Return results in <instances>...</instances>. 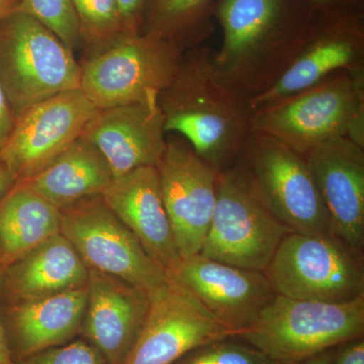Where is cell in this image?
Listing matches in <instances>:
<instances>
[{"label":"cell","instance_id":"5b68a950","mask_svg":"<svg viewBox=\"0 0 364 364\" xmlns=\"http://www.w3.org/2000/svg\"><path fill=\"white\" fill-rule=\"evenodd\" d=\"M81 66L49 28L14 9L0 21V85L18 117L32 105L80 88Z\"/></svg>","mask_w":364,"mask_h":364},{"label":"cell","instance_id":"1f68e13d","mask_svg":"<svg viewBox=\"0 0 364 364\" xmlns=\"http://www.w3.org/2000/svg\"><path fill=\"white\" fill-rule=\"evenodd\" d=\"M4 265L0 264V299H1V280L4 272ZM0 364H14L9 354V347L4 333V324H2L1 313H0Z\"/></svg>","mask_w":364,"mask_h":364},{"label":"cell","instance_id":"f546056e","mask_svg":"<svg viewBox=\"0 0 364 364\" xmlns=\"http://www.w3.org/2000/svg\"><path fill=\"white\" fill-rule=\"evenodd\" d=\"M330 364H364V340H351L335 349Z\"/></svg>","mask_w":364,"mask_h":364},{"label":"cell","instance_id":"e575fe53","mask_svg":"<svg viewBox=\"0 0 364 364\" xmlns=\"http://www.w3.org/2000/svg\"><path fill=\"white\" fill-rule=\"evenodd\" d=\"M335 349L336 348L321 352V353L317 354V355L306 359V360L299 364H330L331 363L333 355H334Z\"/></svg>","mask_w":364,"mask_h":364},{"label":"cell","instance_id":"4fadbf2b","mask_svg":"<svg viewBox=\"0 0 364 364\" xmlns=\"http://www.w3.org/2000/svg\"><path fill=\"white\" fill-rule=\"evenodd\" d=\"M231 336L191 291L169 279L150 296L142 329L124 364H173L198 347Z\"/></svg>","mask_w":364,"mask_h":364},{"label":"cell","instance_id":"d590c367","mask_svg":"<svg viewBox=\"0 0 364 364\" xmlns=\"http://www.w3.org/2000/svg\"><path fill=\"white\" fill-rule=\"evenodd\" d=\"M21 0H0V21L16 9Z\"/></svg>","mask_w":364,"mask_h":364},{"label":"cell","instance_id":"ffe728a7","mask_svg":"<svg viewBox=\"0 0 364 364\" xmlns=\"http://www.w3.org/2000/svg\"><path fill=\"white\" fill-rule=\"evenodd\" d=\"M87 301V284L33 299L2 303V324L14 363L71 342L80 334Z\"/></svg>","mask_w":364,"mask_h":364},{"label":"cell","instance_id":"cb8c5ba5","mask_svg":"<svg viewBox=\"0 0 364 364\" xmlns=\"http://www.w3.org/2000/svg\"><path fill=\"white\" fill-rule=\"evenodd\" d=\"M218 0H150L142 33L178 46L186 52L202 46L214 31Z\"/></svg>","mask_w":364,"mask_h":364},{"label":"cell","instance_id":"4316f807","mask_svg":"<svg viewBox=\"0 0 364 364\" xmlns=\"http://www.w3.org/2000/svg\"><path fill=\"white\" fill-rule=\"evenodd\" d=\"M173 364H279L237 336L218 340L188 352Z\"/></svg>","mask_w":364,"mask_h":364},{"label":"cell","instance_id":"d4e9b609","mask_svg":"<svg viewBox=\"0 0 364 364\" xmlns=\"http://www.w3.org/2000/svg\"><path fill=\"white\" fill-rule=\"evenodd\" d=\"M82 41L95 53L112 44L124 33L117 0H72Z\"/></svg>","mask_w":364,"mask_h":364},{"label":"cell","instance_id":"ba28073f","mask_svg":"<svg viewBox=\"0 0 364 364\" xmlns=\"http://www.w3.org/2000/svg\"><path fill=\"white\" fill-rule=\"evenodd\" d=\"M264 272L287 298L344 303L364 296L363 255L334 234L291 232Z\"/></svg>","mask_w":364,"mask_h":364},{"label":"cell","instance_id":"603a6c76","mask_svg":"<svg viewBox=\"0 0 364 364\" xmlns=\"http://www.w3.org/2000/svg\"><path fill=\"white\" fill-rule=\"evenodd\" d=\"M59 233L60 210L25 181H14L0 198V264H11Z\"/></svg>","mask_w":364,"mask_h":364},{"label":"cell","instance_id":"8992f818","mask_svg":"<svg viewBox=\"0 0 364 364\" xmlns=\"http://www.w3.org/2000/svg\"><path fill=\"white\" fill-rule=\"evenodd\" d=\"M233 167L251 191L294 233L333 234L305 158L253 131Z\"/></svg>","mask_w":364,"mask_h":364},{"label":"cell","instance_id":"7c38bea8","mask_svg":"<svg viewBox=\"0 0 364 364\" xmlns=\"http://www.w3.org/2000/svg\"><path fill=\"white\" fill-rule=\"evenodd\" d=\"M97 111L80 88L32 105L16 117L0 160L14 181L32 178L82 135Z\"/></svg>","mask_w":364,"mask_h":364},{"label":"cell","instance_id":"6da1fadb","mask_svg":"<svg viewBox=\"0 0 364 364\" xmlns=\"http://www.w3.org/2000/svg\"><path fill=\"white\" fill-rule=\"evenodd\" d=\"M318 11L301 0H218V75L250 100L265 92L298 56Z\"/></svg>","mask_w":364,"mask_h":364},{"label":"cell","instance_id":"4dcf8cb0","mask_svg":"<svg viewBox=\"0 0 364 364\" xmlns=\"http://www.w3.org/2000/svg\"><path fill=\"white\" fill-rule=\"evenodd\" d=\"M16 121V116L13 107L0 85V152L13 133Z\"/></svg>","mask_w":364,"mask_h":364},{"label":"cell","instance_id":"ac0fdd59","mask_svg":"<svg viewBox=\"0 0 364 364\" xmlns=\"http://www.w3.org/2000/svg\"><path fill=\"white\" fill-rule=\"evenodd\" d=\"M147 294L129 282L90 269L80 335L107 364H124L149 310Z\"/></svg>","mask_w":364,"mask_h":364},{"label":"cell","instance_id":"d6a6232c","mask_svg":"<svg viewBox=\"0 0 364 364\" xmlns=\"http://www.w3.org/2000/svg\"><path fill=\"white\" fill-rule=\"evenodd\" d=\"M301 1L310 4L318 11H325V9H331L344 6H354L349 0H301Z\"/></svg>","mask_w":364,"mask_h":364},{"label":"cell","instance_id":"836d02e7","mask_svg":"<svg viewBox=\"0 0 364 364\" xmlns=\"http://www.w3.org/2000/svg\"><path fill=\"white\" fill-rule=\"evenodd\" d=\"M14 178L4 163L0 160V198L13 186Z\"/></svg>","mask_w":364,"mask_h":364},{"label":"cell","instance_id":"30bf717a","mask_svg":"<svg viewBox=\"0 0 364 364\" xmlns=\"http://www.w3.org/2000/svg\"><path fill=\"white\" fill-rule=\"evenodd\" d=\"M291 230L270 212L233 166L219 172L217 203L200 255L265 272Z\"/></svg>","mask_w":364,"mask_h":364},{"label":"cell","instance_id":"9a60e30c","mask_svg":"<svg viewBox=\"0 0 364 364\" xmlns=\"http://www.w3.org/2000/svg\"><path fill=\"white\" fill-rule=\"evenodd\" d=\"M167 277L191 291L235 336L250 327L277 296L264 272L233 267L200 254L182 259Z\"/></svg>","mask_w":364,"mask_h":364},{"label":"cell","instance_id":"e0dca14e","mask_svg":"<svg viewBox=\"0 0 364 364\" xmlns=\"http://www.w3.org/2000/svg\"><path fill=\"white\" fill-rule=\"evenodd\" d=\"M81 136L102 153L114 179L141 167H157L166 149L158 100L98 109Z\"/></svg>","mask_w":364,"mask_h":364},{"label":"cell","instance_id":"8d00e7d4","mask_svg":"<svg viewBox=\"0 0 364 364\" xmlns=\"http://www.w3.org/2000/svg\"><path fill=\"white\" fill-rule=\"evenodd\" d=\"M349 1L354 4V6L363 7V0H349Z\"/></svg>","mask_w":364,"mask_h":364},{"label":"cell","instance_id":"2e32d148","mask_svg":"<svg viewBox=\"0 0 364 364\" xmlns=\"http://www.w3.org/2000/svg\"><path fill=\"white\" fill-rule=\"evenodd\" d=\"M332 233L364 254V147L348 138L316 146L303 156Z\"/></svg>","mask_w":364,"mask_h":364},{"label":"cell","instance_id":"3957f363","mask_svg":"<svg viewBox=\"0 0 364 364\" xmlns=\"http://www.w3.org/2000/svg\"><path fill=\"white\" fill-rule=\"evenodd\" d=\"M253 131L301 156L316 146L348 138L364 147V70L342 71L254 112Z\"/></svg>","mask_w":364,"mask_h":364},{"label":"cell","instance_id":"8fae6325","mask_svg":"<svg viewBox=\"0 0 364 364\" xmlns=\"http://www.w3.org/2000/svg\"><path fill=\"white\" fill-rule=\"evenodd\" d=\"M364 70V16L360 6L318 11L296 58L265 92L251 98L254 112L291 97L338 72Z\"/></svg>","mask_w":364,"mask_h":364},{"label":"cell","instance_id":"7a4b0ae2","mask_svg":"<svg viewBox=\"0 0 364 364\" xmlns=\"http://www.w3.org/2000/svg\"><path fill=\"white\" fill-rule=\"evenodd\" d=\"M208 47L184 52L168 87L158 98L167 133L186 139L196 154L221 172L233 166L253 132L250 98L222 80Z\"/></svg>","mask_w":364,"mask_h":364},{"label":"cell","instance_id":"d6986e66","mask_svg":"<svg viewBox=\"0 0 364 364\" xmlns=\"http://www.w3.org/2000/svg\"><path fill=\"white\" fill-rule=\"evenodd\" d=\"M102 198L153 260L166 273L176 269L182 258L163 202L156 167H141L114 179Z\"/></svg>","mask_w":364,"mask_h":364},{"label":"cell","instance_id":"7402d4cb","mask_svg":"<svg viewBox=\"0 0 364 364\" xmlns=\"http://www.w3.org/2000/svg\"><path fill=\"white\" fill-rule=\"evenodd\" d=\"M114 181L107 160L80 136L26 183L58 210L91 196H102Z\"/></svg>","mask_w":364,"mask_h":364},{"label":"cell","instance_id":"83f0119b","mask_svg":"<svg viewBox=\"0 0 364 364\" xmlns=\"http://www.w3.org/2000/svg\"><path fill=\"white\" fill-rule=\"evenodd\" d=\"M14 364H107L105 359L85 339L72 340L28 356Z\"/></svg>","mask_w":364,"mask_h":364},{"label":"cell","instance_id":"277c9868","mask_svg":"<svg viewBox=\"0 0 364 364\" xmlns=\"http://www.w3.org/2000/svg\"><path fill=\"white\" fill-rule=\"evenodd\" d=\"M364 296L344 303L277 294L250 327L237 335L279 364H299L363 338Z\"/></svg>","mask_w":364,"mask_h":364},{"label":"cell","instance_id":"f1b7e54d","mask_svg":"<svg viewBox=\"0 0 364 364\" xmlns=\"http://www.w3.org/2000/svg\"><path fill=\"white\" fill-rule=\"evenodd\" d=\"M150 0H117L126 33H142Z\"/></svg>","mask_w":364,"mask_h":364},{"label":"cell","instance_id":"484cf974","mask_svg":"<svg viewBox=\"0 0 364 364\" xmlns=\"http://www.w3.org/2000/svg\"><path fill=\"white\" fill-rule=\"evenodd\" d=\"M16 11L32 16L74 51L82 42L72 0H21Z\"/></svg>","mask_w":364,"mask_h":364},{"label":"cell","instance_id":"9c48e42d","mask_svg":"<svg viewBox=\"0 0 364 364\" xmlns=\"http://www.w3.org/2000/svg\"><path fill=\"white\" fill-rule=\"evenodd\" d=\"M60 233L88 269L114 275L149 296L168 284L167 273L119 221L102 196L61 208Z\"/></svg>","mask_w":364,"mask_h":364},{"label":"cell","instance_id":"5bb4252c","mask_svg":"<svg viewBox=\"0 0 364 364\" xmlns=\"http://www.w3.org/2000/svg\"><path fill=\"white\" fill-rule=\"evenodd\" d=\"M160 188L182 259L200 254L217 203L219 171L172 134L157 165Z\"/></svg>","mask_w":364,"mask_h":364},{"label":"cell","instance_id":"52a82bcc","mask_svg":"<svg viewBox=\"0 0 364 364\" xmlns=\"http://www.w3.org/2000/svg\"><path fill=\"white\" fill-rule=\"evenodd\" d=\"M183 54L157 36L123 33L80 65V90L98 109L158 100Z\"/></svg>","mask_w":364,"mask_h":364},{"label":"cell","instance_id":"44dd1931","mask_svg":"<svg viewBox=\"0 0 364 364\" xmlns=\"http://www.w3.org/2000/svg\"><path fill=\"white\" fill-rule=\"evenodd\" d=\"M90 269L61 233L4 268L2 303L33 301L85 287Z\"/></svg>","mask_w":364,"mask_h":364}]
</instances>
